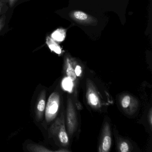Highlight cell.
I'll return each mask as SVG.
<instances>
[{"label":"cell","instance_id":"cell-4","mask_svg":"<svg viewBox=\"0 0 152 152\" xmlns=\"http://www.w3.org/2000/svg\"><path fill=\"white\" fill-rule=\"evenodd\" d=\"M46 43L51 51H54L57 54L61 53V49L58 44L52 38L48 37L46 39Z\"/></svg>","mask_w":152,"mask_h":152},{"label":"cell","instance_id":"cell-9","mask_svg":"<svg viewBox=\"0 0 152 152\" xmlns=\"http://www.w3.org/2000/svg\"><path fill=\"white\" fill-rule=\"evenodd\" d=\"M66 75L67 77L70 78L73 81L75 80L76 78V75H75V70H74L72 66L71 65V64H70L67 60V67L66 69Z\"/></svg>","mask_w":152,"mask_h":152},{"label":"cell","instance_id":"cell-14","mask_svg":"<svg viewBox=\"0 0 152 152\" xmlns=\"http://www.w3.org/2000/svg\"><path fill=\"white\" fill-rule=\"evenodd\" d=\"M6 17L5 15H2L0 18V32L3 29L6 23Z\"/></svg>","mask_w":152,"mask_h":152},{"label":"cell","instance_id":"cell-16","mask_svg":"<svg viewBox=\"0 0 152 152\" xmlns=\"http://www.w3.org/2000/svg\"><path fill=\"white\" fill-rule=\"evenodd\" d=\"M75 72L76 76H80L82 73L81 67L80 66L77 65L75 69Z\"/></svg>","mask_w":152,"mask_h":152},{"label":"cell","instance_id":"cell-1","mask_svg":"<svg viewBox=\"0 0 152 152\" xmlns=\"http://www.w3.org/2000/svg\"><path fill=\"white\" fill-rule=\"evenodd\" d=\"M60 104V98L56 92L51 94L49 98L45 108V118L48 122L54 120L57 115Z\"/></svg>","mask_w":152,"mask_h":152},{"label":"cell","instance_id":"cell-10","mask_svg":"<svg viewBox=\"0 0 152 152\" xmlns=\"http://www.w3.org/2000/svg\"><path fill=\"white\" fill-rule=\"evenodd\" d=\"M89 101L92 105L96 106L98 104V98L96 95L94 93H91L89 95Z\"/></svg>","mask_w":152,"mask_h":152},{"label":"cell","instance_id":"cell-7","mask_svg":"<svg viewBox=\"0 0 152 152\" xmlns=\"http://www.w3.org/2000/svg\"><path fill=\"white\" fill-rule=\"evenodd\" d=\"M28 150L32 152H50V150L47 149L46 148L37 145H29L27 146Z\"/></svg>","mask_w":152,"mask_h":152},{"label":"cell","instance_id":"cell-5","mask_svg":"<svg viewBox=\"0 0 152 152\" xmlns=\"http://www.w3.org/2000/svg\"><path fill=\"white\" fill-rule=\"evenodd\" d=\"M62 86L65 90L72 92L74 86L73 81L68 77H65L62 81Z\"/></svg>","mask_w":152,"mask_h":152},{"label":"cell","instance_id":"cell-3","mask_svg":"<svg viewBox=\"0 0 152 152\" xmlns=\"http://www.w3.org/2000/svg\"><path fill=\"white\" fill-rule=\"evenodd\" d=\"M46 91L42 90L39 95L35 107V115L37 121L42 119L46 108Z\"/></svg>","mask_w":152,"mask_h":152},{"label":"cell","instance_id":"cell-8","mask_svg":"<svg viewBox=\"0 0 152 152\" xmlns=\"http://www.w3.org/2000/svg\"><path fill=\"white\" fill-rule=\"evenodd\" d=\"M112 139L109 136H106L103 140L102 148L104 152H108L111 147Z\"/></svg>","mask_w":152,"mask_h":152},{"label":"cell","instance_id":"cell-13","mask_svg":"<svg viewBox=\"0 0 152 152\" xmlns=\"http://www.w3.org/2000/svg\"><path fill=\"white\" fill-rule=\"evenodd\" d=\"M129 145L126 142H123L121 144V147H120V149L121 151L122 152H127L129 151Z\"/></svg>","mask_w":152,"mask_h":152},{"label":"cell","instance_id":"cell-6","mask_svg":"<svg viewBox=\"0 0 152 152\" xmlns=\"http://www.w3.org/2000/svg\"><path fill=\"white\" fill-rule=\"evenodd\" d=\"M52 39L57 42H62L64 39L65 37L64 32L62 30H58L51 34Z\"/></svg>","mask_w":152,"mask_h":152},{"label":"cell","instance_id":"cell-11","mask_svg":"<svg viewBox=\"0 0 152 152\" xmlns=\"http://www.w3.org/2000/svg\"><path fill=\"white\" fill-rule=\"evenodd\" d=\"M74 16L77 19L80 20H86L88 18V15L85 13L81 11H76L75 12Z\"/></svg>","mask_w":152,"mask_h":152},{"label":"cell","instance_id":"cell-15","mask_svg":"<svg viewBox=\"0 0 152 152\" xmlns=\"http://www.w3.org/2000/svg\"><path fill=\"white\" fill-rule=\"evenodd\" d=\"M18 0H0V1H3L5 3H8L10 7H13L15 4L17 2Z\"/></svg>","mask_w":152,"mask_h":152},{"label":"cell","instance_id":"cell-2","mask_svg":"<svg viewBox=\"0 0 152 152\" xmlns=\"http://www.w3.org/2000/svg\"><path fill=\"white\" fill-rule=\"evenodd\" d=\"M62 124L61 120H57L51 126L50 132L54 135L57 134L60 142L65 144L68 142V137L65 129L64 126Z\"/></svg>","mask_w":152,"mask_h":152},{"label":"cell","instance_id":"cell-12","mask_svg":"<svg viewBox=\"0 0 152 152\" xmlns=\"http://www.w3.org/2000/svg\"><path fill=\"white\" fill-rule=\"evenodd\" d=\"M131 98L129 96H126L123 98L122 100V106L124 108H127L130 103Z\"/></svg>","mask_w":152,"mask_h":152}]
</instances>
